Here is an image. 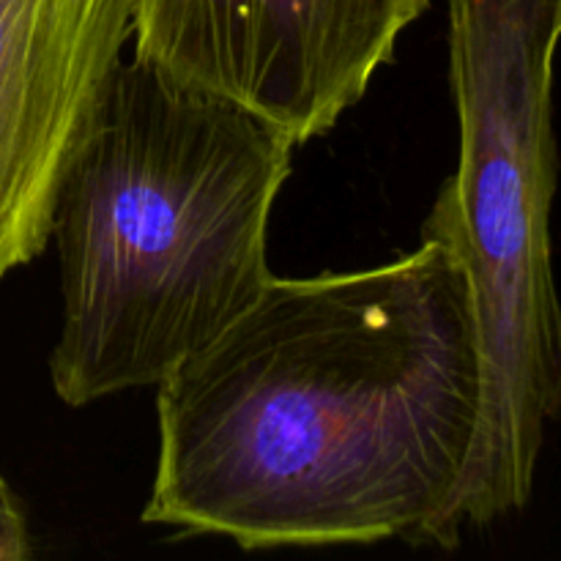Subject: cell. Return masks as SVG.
<instances>
[{"mask_svg":"<svg viewBox=\"0 0 561 561\" xmlns=\"http://www.w3.org/2000/svg\"><path fill=\"white\" fill-rule=\"evenodd\" d=\"M480 411L474 307L447 244L272 277L157 387L142 524L244 551L433 546Z\"/></svg>","mask_w":561,"mask_h":561,"instance_id":"obj_1","label":"cell"},{"mask_svg":"<svg viewBox=\"0 0 561 561\" xmlns=\"http://www.w3.org/2000/svg\"><path fill=\"white\" fill-rule=\"evenodd\" d=\"M561 0H449V85L460 157L422 225L463 266L482 362V411L463 482L436 531L520 513L561 420V301L551 208L559 181L553 75Z\"/></svg>","mask_w":561,"mask_h":561,"instance_id":"obj_3","label":"cell"},{"mask_svg":"<svg viewBox=\"0 0 561 561\" xmlns=\"http://www.w3.org/2000/svg\"><path fill=\"white\" fill-rule=\"evenodd\" d=\"M31 531L20 499L0 477V561H25L31 557Z\"/></svg>","mask_w":561,"mask_h":561,"instance_id":"obj_6","label":"cell"},{"mask_svg":"<svg viewBox=\"0 0 561 561\" xmlns=\"http://www.w3.org/2000/svg\"><path fill=\"white\" fill-rule=\"evenodd\" d=\"M294 140L131 55L71 153L53 214L58 400L157 389L274 277L266 233Z\"/></svg>","mask_w":561,"mask_h":561,"instance_id":"obj_2","label":"cell"},{"mask_svg":"<svg viewBox=\"0 0 561 561\" xmlns=\"http://www.w3.org/2000/svg\"><path fill=\"white\" fill-rule=\"evenodd\" d=\"M427 0H131L135 58L261 115L294 146L334 129Z\"/></svg>","mask_w":561,"mask_h":561,"instance_id":"obj_4","label":"cell"},{"mask_svg":"<svg viewBox=\"0 0 561 561\" xmlns=\"http://www.w3.org/2000/svg\"><path fill=\"white\" fill-rule=\"evenodd\" d=\"M131 38V0H0V279L47 250L60 179Z\"/></svg>","mask_w":561,"mask_h":561,"instance_id":"obj_5","label":"cell"}]
</instances>
